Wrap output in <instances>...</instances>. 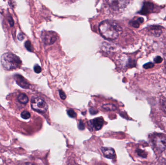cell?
I'll return each instance as SVG.
<instances>
[{"mask_svg":"<svg viewBox=\"0 0 166 165\" xmlns=\"http://www.w3.org/2000/svg\"><path fill=\"white\" fill-rule=\"evenodd\" d=\"M99 33L106 39L113 40L117 38L122 33V28L117 23L112 20L101 22L99 26Z\"/></svg>","mask_w":166,"mask_h":165,"instance_id":"cell-1","label":"cell"},{"mask_svg":"<svg viewBox=\"0 0 166 165\" xmlns=\"http://www.w3.org/2000/svg\"><path fill=\"white\" fill-rule=\"evenodd\" d=\"M1 62L3 67L7 70L16 69L19 68L22 64V61L18 56L10 52L3 54Z\"/></svg>","mask_w":166,"mask_h":165,"instance_id":"cell-2","label":"cell"},{"mask_svg":"<svg viewBox=\"0 0 166 165\" xmlns=\"http://www.w3.org/2000/svg\"><path fill=\"white\" fill-rule=\"evenodd\" d=\"M151 142L158 152H163L166 149V136L163 134H152L150 137Z\"/></svg>","mask_w":166,"mask_h":165,"instance_id":"cell-3","label":"cell"},{"mask_svg":"<svg viewBox=\"0 0 166 165\" xmlns=\"http://www.w3.org/2000/svg\"><path fill=\"white\" fill-rule=\"evenodd\" d=\"M31 105L33 110L40 113H45L48 107L46 102L39 97H33L32 98Z\"/></svg>","mask_w":166,"mask_h":165,"instance_id":"cell-4","label":"cell"},{"mask_svg":"<svg viewBox=\"0 0 166 165\" xmlns=\"http://www.w3.org/2000/svg\"><path fill=\"white\" fill-rule=\"evenodd\" d=\"M41 37L43 42L48 45L53 44L57 40L56 34L53 31H42Z\"/></svg>","mask_w":166,"mask_h":165,"instance_id":"cell-5","label":"cell"},{"mask_svg":"<svg viewBox=\"0 0 166 165\" xmlns=\"http://www.w3.org/2000/svg\"><path fill=\"white\" fill-rule=\"evenodd\" d=\"M110 6L114 10H119L126 7L129 3L128 1H108Z\"/></svg>","mask_w":166,"mask_h":165,"instance_id":"cell-6","label":"cell"},{"mask_svg":"<svg viewBox=\"0 0 166 165\" xmlns=\"http://www.w3.org/2000/svg\"><path fill=\"white\" fill-rule=\"evenodd\" d=\"M14 80H15L16 83L18 85L23 88L28 89L30 87V84L27 81V80L25 79L24 77L20 75H16L14 76Z\"/></svg>","mask_w":166,"mask_h":165,"instance_id":"cell-7","label":"cell"},{"mask_svg":"<svg viewBox=\"0 0 166 165\" xmlns=\"http://www.w3.org/2000/svg\"><path fill=\"white\" fill-rule=\"evenodd\" d=\"M153 3L146 1L143 4V6L142 7L141 10H140L139 13L144 15H147L149 14L151 12H152L153 9Z\"/></svg>","mask_w":166,"mask_h":165,"instance_id":"cell-8","label":"cell"},{"mask_svg":"<svg viewBox=\"0 0 166 165\" xmlns=\"http://www.w3.org/2000/svg\"><path fill=\"white\" fill-rule=\"evenodd\" d=\"M101 151L103 155L106 158L113 159L115 157V152L113 148L109 147H102Z\"/></svg>","mask_w":166,"mask_h":165,"instance_id":"cell-9","label":"cell"},{"mask_svg":"<svg viewBox=\"0 0 166 165\" xmlns=\"http://www.w3.org/2000/svg\"><path fill=\"white\" fill-rule=\"evenodd\" d=\"M163 28L161 26L158 25H153L149 28V31L151 34L155 36H159L162 33Z\"/></svg>","mask_w":166,"mask_h":165,"instance_id":"cell-10","label":"cell"},{"mask_svg":"<svg viewBox=\"0 0 166 165\" xmlns=\"http://www.w3.org/2000/svg\"><path fill=\"white\" fill-rule=\"evenodd\" d=\"M104 122L103 118H96L91 121V124L92 127L95 128L96 130H98L102 128Z\"/></svg>","mask_w":166,"mask_h":165,"instance_id":"cell-11","label":"cell"},{"mask_svg":"<svg viewBox=\"0 0 166 165\" xmlns=\"http://www.w3.org/2000/svg\"><path fill=\"white\" fill-rule=\"evenodd\" d=\"M144 22V19L142 17H139L136 19V20H131L130 22V24L132 26V27L134 28H139L140 26V23H142Z\"/></svg>","mask_w":166,"mask_h":165,"instance_id":"cell-12","label":"cell"},{"mask_svg":"<svg viewBox=\"0 0 166 165\" xmlns=\"http://www.w3.org/2000/svg\"><path fill=\"white\" fill-rule=\"evenodd\" d=\"M18 99L19 102L22 104H26L29 101L28 97L27 96L23 93L20 94L18 96Z\"/></svg>","mask_w":166,"mask_h":165,"instance_id":"cell-13","label":"cell"},{"mask_svg":"<svg viewBox=\"0 0 166 165\" xmlns=\"http://www.w3.org/2000/svg\"><path fill=\"white\" fill-rule=\"evenodd\" d=\"M102 107L103 109L107 110H116V107L114 105L110 104H105Z\"/></svg>","mask_w":166,"mask_h":165,"instance_id":"cell-14","label":"cell"},{"mask_svg":"<svg viewBox=\"0 0 166 165\" xmlns=\"http://www.w3.org/2000/svg\"><path fill=\"white\" fill-rule=\"evenodd\" d=\"M136 153L139 157H141L142 158H146L147 157V154L144 150H142L140 149L136 150Z\"/></svg>","mask_w":166,"mask_h":165,"instance_id":"cell-15","label":"cell"},{"mask_svg":"<svg viewBox=\"0 0 166 165\" xmlns=\"http://www.w3.org/2000/svg\"><path fill=\"white\" fill-rule=\"evenodd\" d=\"M160 104L162 110L166 113V98L162 97L160 99Z\"/></svg>","mask_w":166,"mask_h":165,"instance_id":"cell-16","label":"cell"},{"mask_svg":"<svg viewBox=\"0 0 166 165\" xmlns=\"http://www.w3.org/2000/svg\"><path fill=\"white\" fill-rule=\"evenodd\" d=\"M20 115H21V117L24 119H28L31 116L30 113H29L28 111H26V110L23 111L21 113Z\"/></svg>","mask_w":166,"mask_h":165,"instance_id":"cell-17","label":"cell"},{"mask_svg":"<svg viewBox=\"0 0 166 165\" xmlns=\"http://www.w3.org/2000/svg\"><path fill=\"white\" fill-rule=\"evenodd\" d=\"M25 46L28 51H31V52H32L33 51V47L32 46L31 43L29 41H27L25 42Z\"/></svg>","mask_w":166,"mask_h":165,"instance_id":"cell-18","label":"cell"},{"mask_svg":"<svg viewBox=\"0 0 166 165\" xmlns=\"http://www.w3.org/2000/svg\"><path fill=\"white\" fill-rule=\"evenodd\" d=\"M67 113L68 115L72 118H75L76 116V113L73 110H67Z\"/></svg>","mask_w":166,"mask_h":165,"instance_id":"cell-19","label":"cell"},{"mask_svg":"<svg viewBox=\"0 0 166 165\" xmlns=\"http://www.w3.org/2000/svg\"><path fill=\"white\" fill-rule=\"evenodd\" d=\"M154 66H155V64L153 63H152V62H149V63L145 64L143 66V67L146 69H152L153 67H154Z\"/></svg>","mask_w":166,"mask_h":165,"instance_id":"cell-20","label":"cell"},{"mask_svg":"<svg viewBox=\"0 0 166 165\" xmlns=\"http://www.w3.org/2000/svg\"><path fill=\"white\" fill-rule=\"evenodd\" d=\"M34 72L36 73H37V74L40 73L41 72V71H42V68L39 65H36V66H34Z\"/></svg>","mask_w":166,"mask_h":165,"instance_id":"cell-21","label":"cell"},{"mask_svg":"<svg viewBox=\"0 0 166 165\" xmlns=\"http://www.w3.org/2000/svg\"><path fill=\"white\" fill-rule=\"evenodd\" d=\"M59 96L60 98H61L62 100H65L66 98V95L65 93L62 90H60L59 91Z\"/></svg>","mask_w":166,"mask_h":165,"instance_id":"cell-22","label":"cell"},{"mask_svg":"<svg viewBox=\"0 0 166 165\" xmlns=\"http://www.w3.org/2000/svg\"><path fill=\"white\" fill-rule=\"evenodd\" d=\"M162 61H163V59L162 58V57L159 56H156L154 59V61L156 64H160L162 62Z\"/></svg>","mask_w":166,"mask_h":165,"instance_id":"cell-23","label":"cell"},{"mask_svg":"<svg viewBox=\"0 0 166 165\" xmlns=\"http://www.w3.org/2000/svg\"><path fill=\"white\" fill-rule=\"evenodd\" d=\"M79 128L80 129L84 130L85 128V126H84V123H83V121L82 120H80L79 122Z\"/></svg>","mask_w":166,"mask_h":165,"instance_id":"cell-24","label":"cell"},{"mask_svg":"<svg viewBox=\"0 0 166 165\" xmlns=\"http://www.w3.org/2000/svg\"><path fill=\"white\" fill-rule=\"evenodd\" d=\"M18 39L20 41H22L24 39V35L22 33H20L18 36Z\"/></svg>","mask_w":166,"mask_h":165,"instance_id":"cell-25","label":"cell"},{"mask_svg":"<svg viewBox=\"0 0 166 165\" xmlns=\"http://www.w3.org/2000/svg\"><path fill=\"white\" fill-rule=\"evenodd\" d=\"M8 20L9 23L10 24V26H13L14 25V22H13V19L11 17H9L8 18Z\"/></svg>","mask_w":166,"mask_h":165,"instance_id":"cell-26","label":"cell"},{"mask_svg":"<svg viewBox=\"0 0 166 165\" xmlns=\"http://www.w3.org/2000/svg\"><path fill=\"white\" fill-rule=\"evenodd\" d=\"M89 112H90V113L91 114H96L97 113H98L97 110H95V109H93V108H90L89 109Z\"/></svg>","mask_w":166,"mask_h":165,"instance_id":"cell-27","label":"cell"},{"mask_svg":"<svg viewBox=\"0 0 166 165\" xmlns=\"http://www.w3.org/2000/svg\"><path fill=\"white\" fill-rule=\"evenodd\" d=\"M19 165H34V164H33V163H31L25 162V163H22V164H19Z\"/></svg>","mask_w":166,"mask_h":165,"instance_id":"cell-28","label":"cell"}]
</instances>
